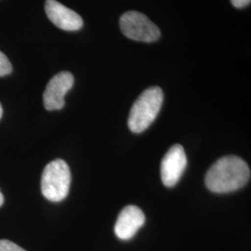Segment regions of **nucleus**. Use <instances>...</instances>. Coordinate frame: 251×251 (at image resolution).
<instances>
[{"mask_svg":"<svg viewBox=\"0 0 251 251\" xmlns=\"http://www.w3.org/2000/svg\"><path fill=\"white\" fill-rule=\"evenodd\" d=\"M251 179V169L242 158L229 155L220 158L207 171L205 183L213 193L224 194L244 187Z\"/></svg>","mask_w":251,"mask_h":251,"instance_id":"1","label":"nucleus"},{"mask_svg":"<svg viewBox=\"0 0 251 251\" xmlns=\"http://www.w3.org/2000/svg\"><path fill=\"white\" fill-rule=\"evenodd\" d=\"M164 100V93L159 87H151L139 96L130 109L127 126L134 133L147 129L158 116Z\"/></svg>","mask_w":251,"mask_h":251,"instance_id":"2","label":"nucleus"},{"mask_svg":"<svg viewBox=\"0 0 251 251\" xmlns=\"http://www.w3.org/2000/svg\"><path fill=\"white\" fill-rule=\"evenodd\" d=\"M71 184L69 166L63 159L49 163L41 178V191L44 198L51 202H61L68 196Z\"/></svg>","mask_w":251,"mask_h":251,"instance_id":"3","label":"nucleus"},{"mask_svg":"<svg viewBox=\"0 0 251 251\" xmlns=\"http://www.w3.org/2000/svg\"><path fill=\"white\" fill-rule=\"evenodd\" d=\"M122 33L129 39L142 42H154L161 36L159 28L146 15L139 11L125 12L119 20Z\"/></svg>","mask_w":251,"mask_h":251,"instance_id":"4","label":"nucleus"},{"mask_svg":"<svg viewBox=\"0 0 251 251\" xmlns=\"http://www.w3.org/2000/svg\"><path fill=\"white\" fill-rule=\"evenodd\" d=\"M187 167V157L180 144L171 146L161 162V179L167 187L175 186Z\"/></svg>","mask_w":251,"mask_h":251,"instance_id":"5","label":"nucleus"},{"mask_svg":"<svg viewBox=\"0 0 251 251\" xmlns=\"http://www.w3.org/2000/svg\"><path fill=\"white\" fill-rule=\"evenodd\" d=\"M74 76L69 72L55 75L48 83L43 95L44 106L49 111L61 110L65 104L64 97L74 86Z\"/></svg>","mask_w":251,"mask_h":251,"instance_id":"6","label":"nucleus"},{"mask_svg":"<svg viewBox=\"0 0 251 251\" xmlns=\"http://www.w3.org/2000/svg\"><path fill=\"white\" fill-rule=\"evenodd\" d=\"M45 11L50 21L64 31H77L83 26V19L72 9L56 0H46Z\"/></svg>","mask_w":251,"mask_h":251,"instance_id":"7","label":"nucleus"},{"mask_svg":"<svg viewBox=\"0 0 251 251\" xmlns=\"http://www.w3.org/2000/svg\"><path fill=\"white\" fill-rule=\"evenodd\" d=\"M145 223L143 210L138 206H126L120 211L115 225V233L121 240L131 239Z\"/></svg>","mask_w":251,"mask_h":251,"instance_id":"8","label":"nucleus"},{"mask_svg":"<svg viewBox=\"0 0 251 251\" xmlns=\"http://www.w3.org/2000/svg\"><path fill=\"white\" fill-rule=\"evenodd\" d=\"M12 72V65L8 57L0 51V76L8 75Z\"/></svg>","mask_w":251,"mask_h":251,"instance_id":"9","label":"nucleus"},{"mask_svg":"<svg viewBox=\"0 0 251 251\" xmlns=\"http://www.w3.org/2000/svg\"><path fill=\"white\" fill-rule=\"evenodd\" d=\"M0 251H26L9 240H0Z\"/></svg>","mask_w":251,"mask_h":251,"instance_id":"10","label":"nucleus"},{"mask_svg":"<svg viewBox=\"0 0 251 251\" xmlns=\"http://www.w3.org/2000/svg\"><path fill=\"white\" fill-rule=\"evenodd\" d=\"M232 5L236 9H243L251 4V0H230Z\"/></svg>","mask_w":251,"mask_h":251,"instance_id":"11","label":"nucleus"},{"mask_svg":"<svg viewBox=\"0 0 251 251\" xmlns=\"http://www.w3.org/2000/svg\"><path fill=\"white\" fill-rule=\"evenodd\" d=\"M3 203H4V197H3V195L0 192V206L3 205Z\"/></svg>","mask_w":251,"mask_h":251,"instance_id":"12","label":"nucleus"},{"mask_svg":"<svg viewBox=\"0 0 251 251\" xmlns=\"http://www.w3.org/2000/svg\"><path fill=\"white\" fill-rule=\"evenodd\" d=\"M2 114H3V109H2V106L0 104V118L2 117Z\"/></svg>","mask_w":251,"mask_h":251,"instance_id":"13","label":"nucleus"}]
</instances>
